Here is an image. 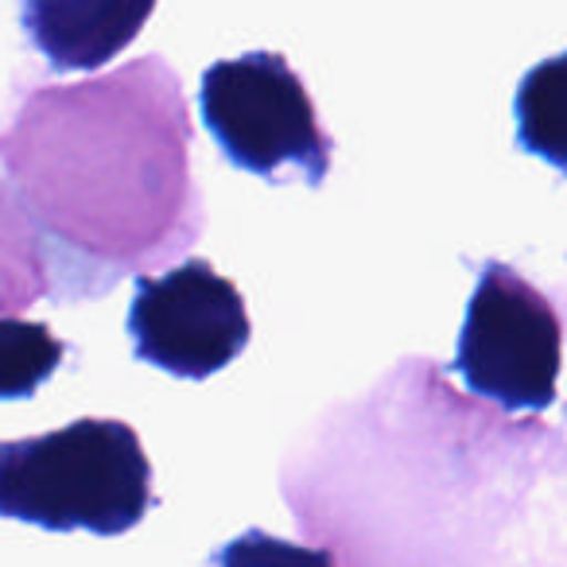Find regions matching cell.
<instances>
[{
  "label": "cell",
  "mask_w": 567,
  "mask_h": 567,
  "mask_svg": "<svg viewBox=\"0 0 567 567\" xmlns=\"http://www.w3.org/2000/svg\"><path fill=\"white\" fill-rule=\"evenodd\" d=\"M152 502V463L121 420L86 416L32 440H0V517L48 533L121 536Z\"/></svg>",
  "instance_id": "obj_1"
},
{
  "label": "cell",
  "mask_w": 567,
  "mask_h": 567,
  "mask_svg": "<svg viewBox=\"0 0 567 567\" xmlns=\"http://www.w3.org/2000/svg\"><path fill=\"white\" fill-rule=\"evenodd\" d=\"M198 110L221 156L260 179L300 172L319 187L331 172L334 141L319 125L316 102L292 63L272 51L214 63L203 74Z\"/></svg>",
  "instance_id": "obj_2"
},
{
  "label": "cell",
  "mask_w": 567,
  "mask_h": 567,
  "mask_svg": "<svg viewBox=\"0 0 567 567\" xmlns=\"http://www.w3.org/2000/svg\"><path fill=\"white\" fill-rule=\"evenodd\" d=\"M559 365L564 331L548 296L517 268L486 260L458 331V378L505 412H544L556 401Z\"/></svg>",
  "instance_id": "obj_3"
},
{
  "label": "cell",
  "mask_w": 567,
  "mask_h": 567,
  "mask_svg": "<svg viewBox=\"0 0 567 567\" xmlns=\"http://www.w3.org/2000/svg\"><path fill=\"white\" fill-rule=\"evenodd\" d=\"M249 311L234 280L210 260H183L144 276L128 308V339L141 362L183 381H206L249 347Z\"/></svg>",
  "instance_id": "obj_4"
},
{
  "label": "cell",
  "mask_w": 567,
  "mask_h": 567,
  "mask_svg": "<svg viewBox=\"0 0 567 567\" xmlns=\"http://www.w3.org/2000/svg\"><path fill=\"white\" fill-rule=\"evenodd\" d=\"M156 0H20L24 35L51 71H97L148 24Z\"/></svg>",
  "instance_id": "obj_5"
},
{
  "label": "cell",
  "mask_w": 567,
  "mask_h": 567,
  "mask_svg": "<svg viewBox=\"0 0 567 567\" xmlns=\"http://www.w3.org/2000/svg\"><path fill=\"white\" fill-rule=\"evenodd\" d=\"M513 113L520 148L567 175V51L536 63L520 79Z\"/></svg>",
  "instance_id": "obj_6"
},
{
  "label": "cell",
  "mask_w": 567,
  "mask_h": 567,
  "mask_svg": "<svg viewBox=\"0 0 567 567\" xmlns=\"http://www.w3.org/2000/svg\"><path fill=\"white\" fill-rule=\"evenodd\" d=\"M63 342L48 323L0 316V401L32 396L63 362Z\"/></svg>",
  "instance_id": "obj_7"
},
{
  "label": "cell",
  "mask_w": 567,
  "mask_h": 567,
  "mask_svg": "<svg viewBox=\"0 0 567 567\" xmlns=\"http://www.w3.org/2000/svg\"><path fill=\"white\" fill-rule=\"evenodd\" d=\"M210 567H334V559L323 548H303V544L249 528L226 548L214 551Z\"/></svg>",
  "instance_id": "obj_8"
}]
</instances>
